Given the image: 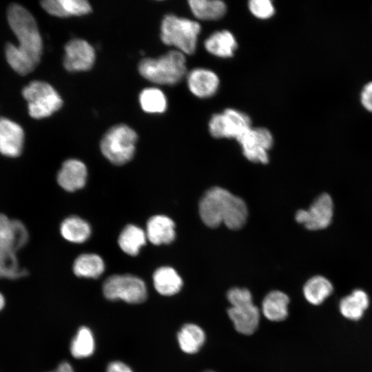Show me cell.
I'll use <instances>...</instances> for the list:
<instances>
[{"mask_svg": "<svg viewBox=\"0 0 372 372\" xmlns=\"http://www.w3.org/2000/svg\"><path fill=\"white\" fill-rule=\"evenodd\" d=\"M137 134L130 127L121 124L111 127L101 142L103 156L112 163L121 165L134 156Z\"/></svg>", "mask_w": 372, "mask_h": 372, "instance_id": "cell-7", "label": "cell"}, {"mask_svg": "<svg viewBox=\"0 0 372 372\" xmlns=\"http://www.w3.org/2000/svg\"><path fill=\"white\" fill-rule=\"evenodd\" d=\"M206 50L218 57L229 58L234 54L238 43L234 34L229 30L217 31L204 42Z\"/></svg>", "mask_w": 372, "mask_h": 372, "instance_id": "cell-19", "label": "cell"}, {"mask_svg": "<svg viewBox=\"0 0 372 372\" xmlns=\"http://www.w3.org/2000/svg\"><path fill=\"white\" fill-rule=\"evenodd\" d=\"M62 236L67 240L81 243L86 241L91 234L90 225L77 216H71L65 219L60 227Z\"/></svg>", "mask_w": 372, "mask_h": 372, "instance_id": "cell-28", "label": "cell"}, {"mask_svg": "<svg viewBox=\"0 0 372 372\" xmlns=\"http://www.w3.org/2000/svg\"><path fill=\"white\" fill-rule=\"evenodd\" d=\"M251 127V119L248 115L231 108L214 114L209 122V133L216 138L237 139Z\"/></svg>", "mask_w": 372, "mask_h": 372, "instance_id": "cell-10", "label": "cell"}, {"mask_svg": "<svg viewBox=\"0 0 372 372\" xmlns=\"http://www.w3.org/2000/svg\"><path fill=\"white\" fill-rule=\"evenodd\" d=\"M360 102L365 110L372 112V81L367 83L362 87Z\"/></svg>", "mask_w": 372, "mask_h": 372, "instance_id": "cell-32", "label": "cell"}, {"mask_svg": "<svg viewBox=\"0 0 372 372\" xmlns=\"http://www.w3.org/2000/svg\"><path fill=\"white\" fill-rule=\"evenodd\" d=\"M94 61V49L85 40L76 39L65 45L63 65L68 71L88 70L93 66Z\"/></svg>", "mask_w": 372, "mask_h": 372, "instance_id": "cell-13", "label": "cell"}, {"mask_svg": "<svg viewBox=\"0 0 372 372\" xmlns=\"http://www.w3.org/2000/svg\"><path fill=\"white\" fill-rule=\"evenodd\" d=\"M200 30V25L196 21L168 14L162 21L161 39L165 45L174 46L184 54H192Z\"/></svg>", "mask_w": 372, "mask_h": 372, "instance_id": "cell-4", "label": "cell"}, {"mask_svg": "<svg viewBox=\"0 0 372 372\" xmlns=\"http://www.w3.org/2000/svg\"><path fill=\"white\" fill-rule=\"evenodd\" d=\"M139 101L142 109L148 113H163L167 108V99L159 89L149 87L140 94Z\"/></svg>", "mask_w": 372, "mask_h": 372, "instance_id": "cell-30", "label": "cell"}, {"mask_svg": "<svg viewBox=\"0 0 372 372\" xmlns=\"http://www.w3.org/2000/svg\"><path fill=\"white\" fill-rule=\"evenodd\" d=\"M181 350L189 354L197 353L203 345L205 334L203 330L195 324H186L177 335Z\"/></svg>", "mask_w": 372, "mask_h": 372, "instance_id": "cell-23", "label": "cell"}, {"mask_svg": "<svg viewBox=\"0 0 372 372\" xmlns=\"http://www.w3.org/2000/svg\"><path fill=\"white\" fill-rule=\"evenodd\" d=\"M87 168L83 163L76 159L65 161L57 174L59 185L68 192L82 188L86 182Z\"/></svg>", "mask_w": 372, "mask_h": 372, "instance_id": "cell-16", "label": "cell"}, {"mask_svg": "<svg viewBox=\"0 0 372 372\" xmlns=\"http://www.w3.org/2000/svg\"><path fill=\"white\" fill-rule=\"evenodd\" d=\"M138 71L145 79L154 83L174 85L186 74V59L183 52L171 50L156 59H143L139 63Z\"/></svg>", "mask_w": 372, "mask_h": 372, "instance_id": "cell-3", "label": "cell"}, {"mask_svg": "<svg viewBox=\"0 0 372 372\" xmlns=\"http://www.w3.org/2000/svg\"><path fill=\"white\" fill-rule=\"evenodd\" d=\"M331 282L325 277L315 276L307 281L303 287L306 300L311 304H322L333 292Z\"/></svg>", "mask_w": 372, "mask_h": 372, "instance_id": "cell-24", "label": "cell"}, {"mask_svg": "<svg viewBox=\"0 0 372 372\" xmlns=\"http://www.w3.org/2000/svg\"><path fill=\"white\" fill-rule=\"evenodd\" d=\"M41 4L47 12L59 17L84 15L92 10L85 0H45Z\"/></svg>", "mask_w": 372, "mask_h": 372, "instance_id": "cell-18", "label": "cell"}, {"mask_svg": "<svg viewBox=\"0 0 372 372\" xmlns=\"http://www.w3.org/2000/svg\"><path fill=\"white\" fill-rule=\"evenodd\" d=\"M28 239L25 225L13 220L12 231L0 237V278L16 280L27 275V271L19 267L17 251L25 245Z\"/></svg>", "mask_w": 372, "mask_h": 372, "instance_id": "cell-5", "label": "cell"}, {"mask_svg": "<svg viewBox=\"0 0 372 372\" xmlns=\"http://www.w3.org/2000/svg\"><path fill=\"white\" fill-rule=\"evenodd\" d=\"M24 132L21 127L8 118L0 117V153L6 156H19L23 149Z\"/></svg>", "mask_w": 372, "mask_h": 372, "instance_id": "cell-14", "label": "cell"}, {"mask_svg": "<svg viewBox=\"0 0 372 372\" xmlns=\"http://www.w3.org/2000/svg\"><path fill=\"white\" fill-rule=\"evenodd\" d=\"M175 224L166 216L151 217L147 223V238L154 245L169 244L175 238Z\"/></svg>", "mask_w": 372, "mask_h": 372, "instance_id": "cell-17", "label": "cell"}, {"mask_svg": "<svg viewBox=\"0 0 372 372\" xmlns=\"http://www.w3.org/2000/svg\"><path fill=\"white\" fill-rule=\"evenodd\" d=\"M146 233L140 227L127 225L118 237V245L121 249L130 256H136L140 249L146 243Z\"/></svg>", "mask_w": 372, "mask_h": 372, "instance_id": "cell-26", "label": "cell"}, {"mask_svg": "<svg viewBox=\"0 0 372 372\" xmlns=\"http://www.w3.org/2000/svg\"><path fill=\"white\" fill-rule=\"evenodd\" d=\"M104 296L110 300H123L130 304L143 302L147 296V287L140 278L130 275H112L103 285Z\"/></svg>", "mask_w": 372, "mask_h": 372, "instance_id": "cell-9", "label": "cell"}, {"mask_svg": "<svg viewBox=\"0 0 372 372\" xmlns=\"http://www.w3.org/2000/svg\"><path fill=\"white\" fill-rule=\"evenodd\" d=\"M103 259L94 254H84L76 258L73 265L74 273L78 277L98 278L104 271Z\"/></svg>", "mask_w": 372, "mask_h": 372, "instance_id": "cell-27", "label": "cell"}, {"mask_svg": "<svg viewBox=\"0 0 372 372\" xmlns=\"http://www.w3.org/2000/svg\"><path fill=\"white\" fill-rule=\"evenodd\" d=\"M198 209L203 222L211 228L224 223L230 229H239L245 225L248 214L247 205L240 198L220 187L205 193Z\"/></svg>", "mask_w": 372, "mask_h": 372, "instance_id": "cell-2", "label": "cell"}, {"mask_svg": "<svg viewBox=\"0 0 372 372\" xmlns=\"http://www.w3.org/2000/svg\"><path fill=\"white\" fill-rule=\"evenodd\" d=\"M49 372H74V371L70 363L66 361H63L54 371Z\"/></svg>", "mask_w": 372, "mask_h": 372, "instance_id": "cell-34", "label": "cell"}, {"mask_svg": "<svg viewBox=\"0 0 372 372\" xmlns=\"http://www.w3.org/2000/svg\"><path fill=\"white\" fill-rule=\"evenodd\" d=\"M369 304V300L366 293L362 289H355L340 300L339 308L344 318L358 320L362 317Z\"/></svg>", "mask_w": 372, "mask_h": 372, "instance_id": "cell-22", "label": "cell"}, {"mask_svg": "<svg viewBox=\"0 0 372 372\" xmlns=\"http://www.w3.org/2000/svg\"><path fill=\"white\" fill-rule=\"evenodd\" d=\"M187 83L189 91L200 99L212 96L217 92L220 81L213 71L205 68H195L187 76Z\"/></svg>", "mask_w": 372, "mask_h": 372, "instance_id": "cell-15", "label": "cell"}, {"mask_svg": "<svg viewBox=\"0 0 372 372\" xmlns=\"http://www.w3.org/2000/svg\"><path fill=\"white\" fill-rule=\"evenodd\" d=\"M106 372H134L125 363L116 360L110 362L106 369Z\"/></svg>", "mask_w": 372, "mask_h": 372, "instance_id": "cell-33", "label": "cell"}, {"mask_svg": "<svg viewBox=\"0 0 372 372\" xmlns=\"http://www.w3.org/2000/svg\"><path fill=\"white\" fill-rule=\"evenodd\" d=\"M227 298L231 304L227 313L236 330L245 335L254 333L258 327L260 311L253 303L251 292L247 289L232 288Z\"/></svg>", "mask_w": 372, "mask_h": 372, "instance_id": "cell-6", "label": "cell"}, {"mask_svg": "<svg viewBox=\"0 0 372 372\" xmlns=\"http://www.w3.org/2000/svg\"><path fill=\"white\" fill-rule=\"evenodd\" d=\"M333 204L327 193L320 195L308 209L296 212V220L309 230H319L327 227L333 218Z\"/></svg>", "mask_w": 372, "mask_h": 372, "instance_id": "cell-12", "label": "cell"}, {"mask_svg": "<svg viewBox=\"0 0 372 372\" xmlns=\"http://www.w3.org/2000/svg\"><path fill=\"white\" fill-rule=\"evenodd\" d=\"M289 303V298L287 294L280 291H272L263 299L262 313L271 321H282L288 316Z\"/></svg>", "mask_w": 372, "mask_h": 372, "instance_id": "cell-20", "label": "cell"}, {"mask_svg": "<svg viewBox=\"0 0 372 372\" xmlns=\"http://www.w3.org/2000/svg\"><path fill=\"white\" fill-rule=\"evenodd\" d=\"M155 289L163 296H173L180 290L183 280L176 270L169 267H161L153 274Z\"/></svg>", "mask_w": 372, "mask_h": 372, "instance_id": "cell-21", "label": "cell"}, {"mask_svg": "<svg viewBox=\"0 0 372 372\" xmlns=\"http://www.w3.org/2000/svg\"><path fill=\"white\" fill-rule=\"evenodd\" d=\"M248 7L251 13L260 19H269L275 12L273 4L270 0H251Z\"/></svg>", "mask_w": 372, "mask_h": 372, "instance_id": "cell-31", "label": "cell"}, {"mask_svg": "<svg viewBox=\"0 0 372 372\" xmlns=\"http://www.w3.org/2000/svg\"><path fill=\"white\" fill-rule=\"evenodd\" d=\"M236 141L241 145L244 156L250 161L266 164L269 161L267 151L273 145V136L265 127H250Z\"/></svg>", "mask_w": 372, "mask_h": 372, "instance_id": "cell-11", "label": "cell"}, {"mask_svg": "<svg viewBox=\"0 0 372 372\" xmlns=\"http://www.w3.org/2000/svg\"><path fill=\"white\" fill-rule=\"evenodd\" d=\"M205 372H214V371H207Z\"/></svg>", "mask_w": 372, "mask_h": 372, "instance_id": "cell-36", "label": "cell"}, {"mask_svg": "<svg viewBox=\"0 0 372 372\" xmlns=\"http://www.w3.org/2000/svg\"><path fill=\"white\" fill-rule=\"evenodd\" d=\"M189 5L193 14L203 21L219 19L227 12L225 3L220 0H190Z\"/></svg>", "mask_w": 372, "mask_h": 372, "instance_id": "cell-25", "label": "cell"}, {"mask_svg": "<svg viewBox=\"0 0 372 372\" xmlns=\"http://www.w3.org/2000/svg\"><path fill=\"white\" fill-rule=\"evenodd\" d=\"M6 305V299L2 293L0 292V311H2Z\"/></svg>", "mask_w": 372, "mask_h": 372, "instance_id": "cell-35", "label": "cell"}, {"mask_svg": "<svg viewBox=\"0 0 372 372\" xmlns=\"http://www.w3.org/2000/svg\"><path fill=\"white\" fill-rule=\"evenodd\" d=\"M72 355L77 359L91 356L95 350V341L92 331L87 327H81L73 338L70 347Z\"/></svg>", "mask_w": 372, "mask_h": 372, "instance_id": "cell-29", "label": "cell"}, {"mask_svg": "<svg viewBox=\"0 0 372 372\" xmlns=\"http://www.w3.org/2000/svg\"><path fill=\"white\" fill-rule=\"evenodd\" d=\"M7 19L19 45L6 44V60L15 72L26 75L37 67L42 54V39L37 22L28 10L17 3L9 6Z\"/></svg>", "mask_w": 372, "mask_h": 372, "instance_id": "cell-1", "label": "cell"}, {"mask_svg": "<svg viewBox=\"0 0 372 372\" xmlns=\"http://www.w3.org/2000/svg\"><path fill=\"white\" fill-rule=\"evenodd\" d=\"M22 95L28 102L30 116L36 119L50 116L63 105L59 93L43 81L30 82L23 89Z\"/></svg>", "mask_w": 372, "mask_h": 372, "instance_id": "cell-8", "label": "cell"}]
</instances>
